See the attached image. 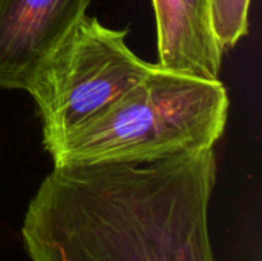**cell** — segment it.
Instances as JSON below:
<instances>
[{"instance_id":"5b68a950","label":"cell","mask_w":262,"mask_h":261,"mask_svg":"<svg viewBox=\"0 0 262 261\" xmlns=\"http://www.w3.org/2000/svg\"><path fill=\"white\" fill-rule=\"evenodd\" d=\"M252 0H207L210 32L224 54L249 32V9Z\"/></svg>"},{"instance_id":"7a4b0ae2","label":"cell","mask_w":262,"mask_h":261,"mask_svg":"<svg viewBox=\"0 0 262 261\" xmlns=\"http://www.w3.org/2000/svg\"><path fill=\"white\" fill-rule=\"evenodd\" d=\"M229 117L220 78L155 68L49 152L54 166L144 163L215 148Z\"/></svg>"},{"instance_id":"3957f363","label":"cell","mask_w":262,"mask_h":261,"mask_svg":"<svg viewBox=\"0 0 262 261\" xmlns=\"http://www.w3.org/2000/svg\"><path fill=\"white\" fill-rule=\"evenodd\" d=\"M127 34L86 12L38 68L26 92L37 105L48 154L155 68L127 46Z\"/></svg>"},{"instance_id":"277c9868","label":"cell","mask_w":262,"mask_h":261,"mask_svg":"<svg viewBox=\"0 0 262 261\" xmlns=\"http://www.w3.org/2000/svg\"><path fill=\"white\" fill-rule=\"evenodd\" d=\"M91 0H0V89L26 91Z\"/></svg>"},{"instance_id":"6da1fadb","label":"cell","mask_w":262,"mask_h":261,"mask_svg":"<svg viewBox=\"0 0 262 261\" xmlns=\"http://www.w3.org/2000/svg\"><path fill=\"white\" fill-rule=\"evenodd\" d=\"M215 182L213 148L54 166L28 205L21 240L31 261H215Z\"/></svg>"}]
</instances>
